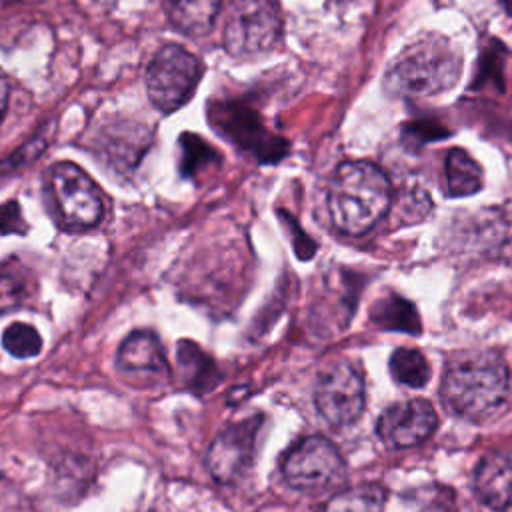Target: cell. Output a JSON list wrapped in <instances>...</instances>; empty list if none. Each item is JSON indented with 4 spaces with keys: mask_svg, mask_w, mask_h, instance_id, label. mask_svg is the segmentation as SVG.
<instances>
[{
    "mask_svg": "<svg viewBox=\"0 0 512 512\" xmlns=\"http://www.w3.org/2000/svg\"><path fill=\"white\" fill-rule=\"evenodd\" d=\"M510 390L506 362L494 352H476L452 360L440 382L442 404L456 416L480 422L496 414Z\"/></svg>",
    "mask_w": 512,
    "mask_h": 512,
    "instance_id": "cell-1",
    "label": "cell"
},
{
    "mask_svg": "<svg viewBox=\"0 0 512 512\" xmlns=\"http://www.w3.org/2000/svg\"><path fill=\"white\" fill-rule=\"evenodd\" d=\"M392 186L372 162H344L328 184V212L332 224L350 236L372 230L390 210Z\"/></svg>",
    "mask_w": 512,
    "mask_h": 512,
    "instance_id": "cell-2",
    "label": "cell"
},
{
    "mask_svg": "<svg viewBox=\"0 0 512 512\" xmlns=\"http://www.w3.org/2000/svg\"><path fill=\"white\" fill-rule=\"evenodd\" d=\"M460 56L438 38L406 48L388 68L384 88L392 96L430 98L450 90L460 78Z\"/></svg>",
    "mask_w": 512,
    "mask_h": 512,
    "instance_id": "cell-3",
    "label": "cell"
},
{
    "mask_svg": "<svg viewBox=\"0 0 512 512\" xmlns=\"http://www.w3.org/2000/svg\"><path fill=\"white\" fill-rule=\"evenodd\" d=\"M48 190L64 228L86 230L102 220V192L80 166L72 162L54 164L48 172Z\"/></svg>",
    "mask_w": 512,
    "mask_h": 512,
    "instance_id": "cell-4",
    "label": "cell"
},
{
    "mask_svg": "<svg viewBox=\"0 0 512 512\" xmlns=\"http://www.w3.org/2000/svg\"><path fill=\"white\" fill-rule=\"evenodd\" d=\"M200 60L178 44L160 48L146 68V92L160 112H174L190 100L198 82Z\"/></svg>",
    "mask_w": 512,
    "mask_h": 512,
    "instance_id": "cell-5",
    "label": "cell"
},
{
    "mask_svg": "<svg viewBox=\"0 0 512 512\" xmlns=\"http://www.w3.org/2000/svg\"><path fill=\"white\" fill-rule=\"evenodd\" d=\"M282 30L278 0H232L224 22V48L250 56L276 44Z\"/></svg>",
    "mask_w": 512,
    "mask_h": 512,
    "instance_id": "cell-6",
    "label": "cell"
},
{
    "mask_svg": "<svg viewBox=\"0 0 512 512\" xmlns=\"http://www.w3.org/2000/svg\"><path fill=\"white\" fill-rule=\"evenodd\" d=\"M208 118L222 136L250 152L260 162H274L282 158L288 148L286 140L268 132L258 114L242 102H216L210 106Z\"/></svg>",
    "mask_w": 512,
    "mask_h": 512,
    "instance_id": "cell-7",
    "label": "cell"
},
{
    "mask_svg": "<svg viewBox=\"0 0 512 512\" xmlns=\"http://www.w3.org/2000/svg\"><path fill=\"white\" fill-rule=\"evenodd\" d=\"M344 472L338 448L324 436L298 440L282 458V476L296 490H322Z\"/></svg>",
    "mask_w": 512,
    "mask_h": 512,
    "instance_id": "cell-8",
    "label": "cell"
},
{
    "mask_svg": "<svg viewBox=\"0 0 512 512\" xmlns=\"http://www.w3.org/2000/svg\"><path fill=\"white\" fill-rule=\"evenodd\" d=\"M364 402V380L354 364L336 362L318 376L314 404L330 426L340 428L356 422L364 410Z\"/></svg>",
    "mask_w": 512,
    "mask_h": 512,
    "instance_id": "cell-9",
    "label": "cell"
},
{
    "mask_svg": "<svg viewBox=\"0 0 512 512\" xmlns=\"http://www.w3.org/2000/svg\"><path fill=\"white\" fill-rule=\"evenodd\" d=\"M260 428L262 416L258 414L226 426L214 438L206 454V466L216 482L230 484L250 468Z\"/></svg>",
    "mask_w": 512,
    "mask_h": 512,
    "instance_id": "cell-10",
    "label": "cell"
},
{
    "mask_svg": "<svg viewBox=\"0 0 512 512\" xmlns=\"http://www.w3.org/2000/svg\"><path fill=\"white\" fill-rule=\"evenodd\" d=\"M436 424L438 416L432 404L412 398L384 410L376 422V434L394 448H410L432 436Z\"/></svg>",
    "mask_w": 512,
    "mask_h": 512,
    "instance_id": "cell-11",
    "label": "cell"
},
{
    "mask_svg": "<svg viewBox=\"0 0 512 512\" xmlns=\"http://www.w3.org/2000/svg\"><path fill=\"white\" fill-rule=\"evenodd\" d=\"M118 368L128 376H152L166 378L170 374L164 348L156 334L148 330H136L124 338L118 348Z\"/></svg>",
    "mask_w": 512,
    "mask_h": 512,
    "instance_id": "cell-12",
    "label": "cell"
},
{
    "mask_svg": "<svg viewBox=\"0 0 512 512\" xmlns=\"http://www.w3.org/2000/svg\"><path fill=\"white\" fill-rule=\"evenodd\" d=\"M474 492L492 510L512 504V460L502 454L484 456L474 472Z\"/></svg>",
    "mask_w": 512,
    "mask_h": 512,
    "instance_id": "cell-13",
    "label": "cell"
},
{
    "mask_svg": "<svg viewBox=\"0 0 512 512\" xmlns=\"http://www.w3.org/2000/svg\"><path fill=\"white\" fill-rule=\"evenodd\" d=\"M176 364L182 384L196 394H206L220 384V372L214 360L192 340L178 342Z\"/></svg>",
    "mask_w": 512,
    "mask_h": 512,
    "instance_id": "cell-14",
    "label": "cell"
},
{
    "mask_svg": "<svg viewBox=\"0 0 512 512\" xmlns=\"http://www.w3.org/2000/svg\"><path fill=\"white\" fill-rule=\"evenodd\" d=\"M222 0H168L166 10L172 26L198 36L212 30Z\"/></svg>",
    "mask_w": 512,
    "mask_h": 512,
    "instance_id": "cell-15",
    "label": "cell"
},
{
    "mask_svg": "<svg viewBox=\"0 0 512 512\" xmlns=\"http://www.w3.org/2000/svg\"><path fill=\"white\" fill-rule=\"evenodd\" d=\"M450 196H470L482 188V168L462 148H452L444 164Z\"/></svg>",
    "mask_w": 512,
    "mask_h": 512,
    "instance_id": "cell-16",
    "label": "cell"
},
{
    "mask_svg": "<svg viewBox=\"0 0 512 512\" xmlns=\"http://www.w3.org/2000/svg\"><path fill=\"white\" fill-rule=\"evenodd\" d=\"M32 288L34 278L24 264L18 260L0 262V314L22 306Z\"/></svg>",
    "mask_w": 512,
    "mask_h": 512,
    "instance_id": "cell-17",
    "label": "cell"
},
{
    "mask_svg": "<svg viewBox=\"0 0 512 512\" xmlns=\"http://www.w3.org/2000/svg\"><path fill=\"white\" fill-rule=\"evenodd\" d=\"M384 502V488L378 484H368L334 494L318 508V512H382Z\"/></svg>",
    "mask_w": 512,
    "mask_h": 512,
    "instance_id": "cell-18",
    "label": "cell"
},
{
    "mask_svg": "<svg viewBox=\"0 0 512 512\" xmlns=\"http://www.w3.org/2000/svg\"><path fill=\"white\" fill-rule=\"evenodd\" d=\"M388 368L396 382L410 386V388H422L430 376V368H428L424 354L414 348L394 350L390 356Z\"/></svg>",
    "mask_w": 512,
    "mask_h": 512,
    "instance_id": "cell-19",
    "label": "cell"
},
{
    "mask_svg": "<svg viewBox=\"0 0 512 512\" xmlns=\"http://www.w3.org/2000/svg\"><path fill=\"white\" fill-rule=\"evenodd\" d=\"M374 320L376 324H380L384 330H402V332H410V334H418L420 332V322H418V314L412 308L410 302L394 296L388 300H380L374 308Z\"/></svg>",
    "mask_w": 512,
    "mask_h": 512,
    "instance_id": "cell-20",
    "label": "cell"
},
{
    "mask_svg": "<svg viewBox=\"0 0 512 512\" xmlns=\"http://www.w3.org/2000/svg\"><path fill=\"white\" fill-rule=\"evenodd\" d=\"M180 172L190 178L196 172H200L202 168H206L208 164H214L218 160V152L208 146L206 140L198 138L196 134H182L180 136Z\"/></svg>",
    "mask_w": 512,
    "mask_h": 512,
    "instance_id": "cell-21",
    "label": "cell"
},
{
    "mask_svg": "<svg viewBox=\"0 0 512 512\" xmlns=\"http://www.w3.org/2000/svg\"><path fill=\"white\" fill-rule=\"evenodd\" d=\"M2 346L14 358H32L42 350V338L34 326L12 322L2 334Z\"/></svg>",
    "mask_w": 512,
    "mask_h": 512,
    "instance_id": "cell-22",
    "label": "cell"
},
{
    "mask_svg": "<svg viewBox=\"0 0 512 512\" xmlns=\"http://www.w3.org/2000/svg\"><path fill=\"white\" fill-rule=\"evenodd\" d=\"M46 148V142L42 138H34L30 142H26L18 152H14L10 158H4V162H0V174H4L6 170H14L16 166H22L26 162H30L32 158H36L38 154H42V150Z\"/></svg>",
    "mask_w": 512,
    "mask_h": 512,
    "instance_id": "cell-23",
    "label": "cell"
},
{
    "mask_svg": "<svg viewBox=\"0 0 512 512\" xmlns=\"http://www.w3.org/2000/svg\"><path fill=\"white\" fill-rule=\"evenodd\" d=\"M0 232L2 234H24L26 222L22 220L16 202H6L0 206Z\"/></svg>",
    "mask_w": 512,
    "mask_h": 512,
    "instance_id": "cell-24",
    "label": "cell"
},
{
    "mask_svg": "<svg viewBox=\"0 0 512 512\" xmlns=\"http://www.w3.org/2000/svg\"><path fill=\"white\" fill-rule=\"evenodd\" d=\"M8 98H10V84H8L6 74L0 70V120H2L4 114H6Z\"/></svg>",
    "mask_w": 512,
    "mask_h": 512,
    "instance_id": "cell-25",
    "label": "cell"
}]
</instances>
